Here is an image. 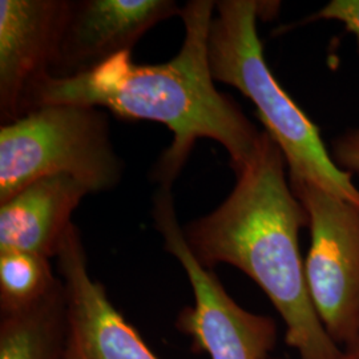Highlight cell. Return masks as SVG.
I'll list each match as a JSON object with an SVG mask.
<instances>
[{
	"label": "cell",
	"instance_id": "6da1fadb",
	"mask_svg": "<svg viewBox=\"0 0 359 359\" xmlns=\"http://www.w3.org/2000/svg\"><path fill=\"white\" fill-rule=\"evenodd\" d=\"M215 10L212 0H191L182 7L185 36L179 53L167 63L136 65L132 51H126L77 76L46 77L31 95L29 112L50 104H79L123 120L165 126L173 142L154 169L161 185H173L200 139L221 144L238 173L256 154L262 132L215 86L208 59Z\"/></svg>",
	"mask_w": 359,
	"mask_h": 359
},
{
	"label": "cell",
	"instance_id": "7a4b0ae2",
	"mask_svg": "<svg viewBox=\"0 0 359 359\" xmlns=\"http://www.w3.org/2000/svg\"><path fill=\"white\" fill-rule=\"evenodd\" d=\"M286 170L283 151L262 130L256 154L236 173L228 198L182 228L184 237L206 269L228 264L262 289L285 322V342L299 359H339L341 347L326 332L309 294L299 249L308 212Z\"/></svg>",
	"mask_w": 359,
	"mask_h": 359
},
{
	"label": "cell",
	"instance_id": "3957f363",
	"mask_svg": "<svg viewBox=\"0 0 359 359\" xmlns=\"http://www.w3.org/2000/svg\"><path fill=\"white\" fill-rule=\"evenodd\" d=\"M262 1H216L208 38V59L215 81L234 87L255 104L265 132L286 158L289 176L308 180L359 206L351 175L334 163L318 127L270 72L257 34Z\"/></svg>",
	"mask_w": 359,
	"mask_h": 359
},
{
	"label": "cell",
	"instance_id": "277c9868",
	"mask_svg": "<svg viewBox=\"0 0 359 359\" xmlns=\"http://www.w3.org/2000/svg\"><path fill=\"white\" fill-rule=\"evenodd\" d=\"M124 167L102 108L50 104L0 127V204L55 175L76 179L90 193L112 191Z\"/></svg>",
	"mask_w": 359,
	"mask_h": 359
},
{
	"label": "cell",
	"instance_id": "5b68a950",
	"mask_svg": "<svg viewBox=\"0 0 359 359\" xmlns=\"http://www.w3.org/2000/svg\"><path fill=\"white\" fill-rule=\"evenodd\" d=\"M172 187L161 185L154 196V221L164 249L182 266L193 289L194 304L176 318V329L192 339L193 351L210 359H269L277 345L276 321L240 306L212 269L193 256L177 219Z\"/></svg>",
	"mask_w": 359,
	"mask_h": 359
},
{
	"label": "cell",
	"instance_id": "8992f818",
	"mask_svg": "<svg viewBox=\"0 0 359 359\" xmlns=\"http://www.w3.org/2000/svg\"><path fill=\"white\" fill-rule=\"evenodd\" d=\"M289 180L308 212L309 294L326 332L344 347L359 327V206L308 180Z\"/></svg>",
	"mask_w": 359,
	"mask_h": 359
},
{
	"label": "cell",
	"instance_id": "52a82bcc",
	"mask_svg": "<svg viewBox=\"0 0 359 359\" xmlns=\"http://www.w3.org/2000/svg\"><path fill=\"white\" fill-rule=\"evenodd\" d=\"M181 11L173 0H67L50 76H77L132 51L149 29Z\"/></svg>",
	"mask_w": 359,
	"mask_h": 359
},
{
	"label": "cell",
	"instance_id": "ba28073f",
	"mask_svg": "<svg viewBox=\"0 0 359 359\" xmlns=\"http://www.w3.org/2000/svg\"><path fill=\"white\" fill-rule=\"evenodd\" d=\"M65 283L68 337L63 359H160L90 277L81 233L72 222L56 255Z\"/></svg>",
	"mask_w": 359,
	"mask_h": 359
},
{
	"label": "cell",
	"instance_id": "9c48e42d",
	"mask_svg": "<svg viewBox=\"0 0 359 359\" xmlns=\"http://www.w3.org/2000/svg\"><path fill=\"white\" fill-rule=\"evenodd\" d=\"M67 0L0 1V123L29 112L31 95L50 76Z\"/></svg>",
	"mask_w": 359,
	"mask_h": 359
},
{
	"label": "cell",
	"instance_id": "30bf717a",
	"mask_svg": "<svg viewBox=\"0 0 359 359\" xmlns=\"http://www.w3.org/2000/svg\"><path fill=\"white\" fill-rule=\"evenodd\" d=\"M90 191L68 175L36 180L0 204V250L55 258L71 217Z\"/></svg>",
	"mask_w": 359,
	"mask_h": 359
},
{
	"label": "cell",
	"instance_id": "8fae6325",
	"mask_svg": "<svg viewBox=\"0 0 359 359\" xmlns=\"http://www.w3.org/2000/svg\"><path fill=\"white\" fill-rule=\"evenodd\" d=\"M68 305L62 278L36 302L0 311V359H63Z\"/></svg>",
	"mask_w": 359,
	"mask_h": 359
},
{
	"label": "cell",
	"instance_id": "7c38bea8",
	"mask_svg": "<svg viewBox=\"0 0 359 359\" xmlns=\"http://www.w3.org/2000/svg\"><path fill=\"white\" fill-rule=\"evenodd\" d=\"M59 280L50 258L16 249L0 250V311L36 302Z\"/></svg>",
	"mask_w": 359,
	"mask_h": 359
},
{
	"label": "cell",
	"instance_id": "4fadbf2b",
	"mask_svg": "<svg viewBox=\"0 0 359 359\" xmlns=\"http://www.w3.org/2000/svg\"><path fill=\"white\" fill-rule=\"evenodd\" d=\"M334 20L339 22L353 34L359 46V0H332L317 13H314L311 20Z\"/></svg>",
	"mask_w": 359,
	"mask_h": 359
},
{
	"label": "cell",
	"instance_id": "5bb4252c",
	"mask_svg": "<svg viewBox=\"0 0 359 359\" xmlns=\"http://www.w3.org/2000/svg\"><path fill=\"white\" fill-rule=\"evenodd\" d=\"M332 157L342 170L359 175V129H350L334 140Z\"/></svg>",
	"mask_w": 359,
	"mask_h": 359
},
{
	"label": "cell",
	"instance_id": "9a60e30c",
	"mask_svg": "<svg viewBox=\"0 0 359 359\" xmlns=\"http://www.w3.org/2000/svg\"><path fill=\"white\" fill-rule=\"evenodd\" d=\"M339 359H359V327L353 339L341 347V357Z\"/></svg>",
	"mask_w": 359,
	"mask_h": 359
}]
</instances>
